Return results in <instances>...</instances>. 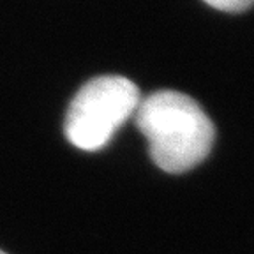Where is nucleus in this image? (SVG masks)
Instances as JSON below:
<instances>
[{"instance_id":"1","label":"nucleus","mask_w":254,"mask_h":254,"mask_svg":"<svg viewBox=\"0 0 254 254\" xmlns=\"http://www.w3.org/2000/svg\"><path fill=\"white\" fill-rule=\"evenodd\" d=\"M134 117L148 141L152 161L168 173H184L198 166L214 147V124L186 94L161 90L147 95Z\"/></svg>"},{"instance_id":"2","label":"nucleus","mask_w":254,"mask_h":254,"mask_svg":"<svg viewBox=\"0 0 254 254\" xmlns=\"http://www.w3.org/2000/svg\"><path fill=\"white\" fill-rule=\"evenodd\" d=\"M141 103L139 90L124 76H99L79 88L69 106L64 131L76 148L94 152L106 147Z\"/></svg>"},{"instance_id":"3","label":"nucleus","mask_w":254,"mask_h":254,"mask_svg":"<svg viewBox=\"0 0 254 254\" xmlns=\"http://www.w3.org/2000/svg\"><path fill=\"white\" fill-rule=\"evenodd\" d=\"M206 4L212 5L214 9L226 12H240L249 9L254 4V0H205Z\"/></svg>"},{"instance_id":"4","label":"nucleus","mask_w":254,"mask_h":254,"mask_svg":"<svg viewBox=\"0 0 254 254\" xmlns=\"http://www.w3.org/2000/svg\"><path fill=\"white\" fill-rule=\"evenodd\" d=\"M0 254H7V253H4V251H2V249H0Z\"/></svg>"}]
</instances>
